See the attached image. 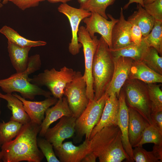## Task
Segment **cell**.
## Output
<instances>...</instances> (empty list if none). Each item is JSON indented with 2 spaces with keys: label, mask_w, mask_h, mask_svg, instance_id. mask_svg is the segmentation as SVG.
<instances>
[{
  "label": "cell",
  "mask_w": 162,
  "mask_h": 162,
  "mask_svg": "<svg viewBox=\"0 0 162 162\" xmlns=\"http://www.w3.org/2000/svg\"><path fill=\"white\" fill-rule=\"evenodd\" d=\"M40 125L31 121L24 124L15 138L1 146L4 162H40L44 156L37 145Z\"/></svg>",
  "instance_id": "1"
},
{
  "label": "cell",
  "mask_w": 162,
  "mask_h": 162,
  "mask_svg": "<svg viewBox=\"0 0 162 162\" xmlns=\"http://www.w3.org/2000/svg\"><path fill=\"white\" fill-rule=\"evenodd\" d=\"M90 152L100 162H132L124 150L122 133L118 125L104 127L90 139Z\"/></svg>",
  "instance_id": "2"
},
{
  "label": "cell",
  "mask_w": 162,
  "mask_h": 162,
  "mask_svg": "<svg viewBox=\"0 0 162 162\" xmlns=\"http://www.w3.org/2000/svg\"><path fill=\"white\" fill-rule=\"evenodd\" d=\"M41 65L40 56L36 54L29 57L26 70L20 73H16L5 79L0 80V87L6 94L14 92L19 93L22 97L31 100L37 95H41L46 98L52 95L49 91L42 89L40 87L30 82L28 75L40 69Z\"/></svg>",
  "instance_id": "3"
},
{
  "label": "cell",
  "mask_w": 162,
  "mask_h": 162,
  "mask_svg": "<svg viewBox=\"0 0 162 162\" xmlns=\"http://www.w3.org/2000/svg\"><path fill=\"white\" fill-rule=\"evenodd\" d=\"M114 68L113 58L110 48L101 37L94 56L92 68L94 100L99 99L105 94L111 80Z\"/></svg>",
  "instance_id": "4"
},
{
  "label": "cell",
  "mask_w": 162,
  "mask_h": 162,
  "mask_svg": "<svg viewBox=\"0 0 162 162\" xmlns=\"http://www.w3.org/2000/svg\"><path fill=\"white\" fill-rule=\"evenodd\" d=\"M76 71L64 66L59 70L53 68L29 78L30 82L40 87L45 86L50 90L53 97L59 99L63 97V91L67 84L73 80Z\"/></svg>",
  "instance_id": "5"
},
{
  "label": "cell",
  "mask_w": 162,
  "mask_h": 162,
  "mask_svg": "<svg viewBox=\"0 0 162 162\" xmlns=\"http://www.w3.org/2000/svg\"><path fill=\"white\" fill-rule=\"evenodd\" d=\"M107 95L104 94L100 99L89 100L86 108L76 119L74 140L79 142L83 136L90 140L92 132L99 122Z\"/></svg>",
  "instance_id": "6"
},
{
  "label": "cell",
  "mask_w": 162,
  "mask_h": 162,
  "mask_svg": "<svg viewBox=\"0 0 162 162\" xmlns=\"http://www.w3.org/2000/svg\"><path fill=\"white\" fill-rule=\"evenodd\" d=\"M128 106L137 110L151 124V112L147 84L139 80L128 79L122 87Z\"/></svg>",
  "instance_id": "7"
},
{
  "label": "cell",
  "mask_w": 162,
  "mask_h": 162,
  "mask_svg": "<svg viewBox=\"0 0 162 162\" xmlns=\"http://www.w3.org/2000/svg\"><path fill=\"white\" fill-rule=\"evenodd\" d=\"M63 93L73 116L77 118L89 100L87 94L86 83L80 72L76 71L72 81L65 87Z\"/></svg>",
  "instance_id": "8"
},
{
  "label": "cell",
  "mask_w": 162,
  "mask_h": 162,
  "mask_svg": "<svg viewBox=\"0 0 162 162\" xmlns=\"http://www.w3.org/2000/svg\"><path fill=\"white\" fill-rule=\"evenodd\" d=\"M77 36L78 42L82 46L84 54L85 69L83 76L86 83L87 94L89 100H92L94 99V97L92 65L99 39L95 35L92 38L85 27L83 26L79 27Z\"/></svg>",
  "instance_id": "9"
},
{
  "label": "cell",
  "mask_w": 162,
  "mask_h": 162,
  "mask_svg": "<svg viewBox=\"0 0 162 162\" xmlns=\"http://www.w3.org/2000/svg\"><path fill=\"white\" fill-rule=\"evenodd\" d=\"M58 11L64 15L68 18L71 26L72 38L69 44L68 50L72 55L78 54L82 44L78 41L77 33L80 22L89 16L91 13L81 8L72 7L66 3L61 4L58 8Z\"/></svg>",
  "instance_id": "10"
},
{
  "label": "cell",
  "mask_w": 162,
  "mask_h": 162,
  "mask_svg": "<svg viewBox=\"0 0 162 162\" xmlns=\"http://www.w3.org/2000/svg\"><path fill=\"white\" fill-rule=\"evenodd\" d=\"M88 17L82 20L86 24V29L90 36L92 38L98 33L101 35L108 45L112 48L111 34L112 29L118 19L114 18L110 14L107 15L110 20H108L96 13H91Z\"/></svg>",
  "instance_id": "11"
},
{
  "label": "cell",
  "mask_w": 162,
  "mask_h": 162,
  "mask_svg": "<svg viewBox=\"0 0 162 162\" xmlns=\"http://www.w3.org/2000/svg\"><path fill=\"white\" fill-rule=\"evenodd\" d=\"M76 119L73 116H63L54 126L48 128L44 138L52 144L53 148L60 146L65 139L75 134Z\"/></svg>",
  "instance_id": "12"
},
{
  "label": "cell",
  "mask_w": 162,
  "mask_h": 162,
  "mask_svg": "<svg viewBox=\"0 0 162 162\" xmlns=\"http://www.w3.org/2000/svg\"><path fill=\"white\" fill-rule=\"evenodd\" d=\"M113 58L114 64L113 75L105 94L108 96L116 94L118 97L121 88L129 78L134 60L130 58L123 56Z\"/></svg>",
  "instance_id": "13"
},
{
  "label": "cell",
  "mask_w": 162,
  "mask_h": 162,
  "mask_svg": "<svg viewBox=\"0 0 162 162\" xmlns=\"http://www.w3.org/2000/svg\"><path fill=\"white\" fill-rule=\"evenodd\" d=\"M90 139H87L79 146H75L71 141H68L53 149L60 162H80L90 152Z\"/></svg>",
  "instance_id": "14"
},
{
  "label": "cell",
  "mask_w": 162,
  "mask_h": 162,
  "mask_svg": "<svg viewBox=\"0 0 162 162\" xmlns=\"http://www.w3.org/2000/svg\"><path fill=\"white\" fill-rule=\"evenodd\" d=\"M13 94L22 101L24 109L31 121L40 125L44 118L46 110L54 105L58 99L50 97L42 101H33L27 100L16 93Z\"/></svg>",
  "instance_id": "15"
},
{
  "label": "cell",
  "mask_w": 162,
  "mask_h": 162,
  "mask_svg": "<svg viewBox=\"0 0 162 162\" xmlns=\"http://www.w3.org/2000/svg\"><path fill=\"white\" fill-rule=\"evenodd\" d=\"M119 109V102L117 94L107 95L100 120L93 129L90 139L104 127L117 125Z\"/></svg>",
  "instance_id": "16"
},
{
  "label": "cell",
  "mask_w": 162,
  "mask_h": 162,
  "mask_svg": "<svg viewBox=\"0 0 162 162\" xmlns=\"http://www.w3.org/2000/svg\"><path fill=\"white\" fill-rule=\"evenodd\" d=\"M119 102L117 125L122 133V140L124 148L132 161L134 162L132 147L129 142L128 135V109L125 94L122 88L118 97Z\"/></svg>",
  "instance_id": "17"
},
{
  "label": "cell",
  "mask_w": 162,
  "mask_h": 162,
  "mask_svg": "<svg viewBox=\"0 0 162 162\" xmlns=\"http://www.w3.org/2000/svg\"><path fill=\"white\" fill-rule=\"evenodd\" d=\"M131 27V24L125 20L123 8H121L119 19L112 29L110 49H120L133 43L130 36Z\"/></svg>",
  "instance_id": "18"
},
{
  "label": "cell",
  "mask_w": 162,
  "mask_h": 162,
  "mask_svg": "<svg viewBox=\"0 0 162 162\" xmlns=\"http://www.w3.org/2000/svg\"><path fill=\"white\" fill-rule=\"evenodd\" d=\"M45 117L40 125L39 136L42 137L45 134L50 125L54 122L64 116H73L68 105L65 97L59 99L54 105L49 108L45 112Z\"/></svg>",
  "instance_id": "19"
},
{
  "label": "cell",
  "mask_w": 162,
  "mask_h": 162,
  "mask_svg": "<svg viewBox=\"0 0 162 162\" xmlns=\"http://www.w3.org/2000/svg\"><path fill=\"white\" fill-rule=\"evenodd\" d=\"M128 107L129 140L132 147H135L140 140L145 128L149 124L137 110Z\"/></svg>",
  "instance_id": "20"
},
{
  "label": "cell",
  "mask_w": 162,
  "mask_h": 162,
  "mask_svg": "<svg viewBox=\"0 0 162 162\" xmlns=\"http://www.w3.org/2000/svg\"><path fill=\"white\" fill-rule=\"evenodd\" d=\"M128 79L137 80L147 84L162 82V75L152 70L141 60L134 61Z\"/></svg>",
  "instance_id": "21"
},
{
  "label": "cell",
  "mask_w": 162,
  "mask_h": 162,
  "mask_svg": "<svg viewBox=\"0 0 162 162\" xmlns=\"http://www.w3.org/2000/svg\"><path fill=\"white\" fill-rule=\"evenodd\" d=\"M8 50L12 64L17 73L24 71L28 62V53L32 47H23L8 41Z\"/></svg>",
  "instance_id": "22"
},
{
  "label": "cell",
  "mask_w": 162,
  "mask_h": 162,
  "mask_svg": "<svg viewBox=\"0 0 162 162\" xmlns=\"http://www.w3.org/2000/svg\"><path fill=\"white\" fill-rule=\"evenodd\" d=\"M0 98L7 102V106L11 111L10 120L16 121L23 124L31 121L25 111L22 101L12 94H3L0 92Z\"/></svg>",
  "instance_id": "23"
},
{
  "label": "cell",
  "mask_w": 162,
  "mask_h": 162,
  "mask_svg": "<svg viewBox=\"0 0 162 162\" xmlns=\"http://www.w3.org/2000/svg\"><path fill=\"white\" fill-rule=\"evenodd\" d=\"M149 46L142 39L141 44L137 45L133 43L122 48L117 49H110L113 58L123 56L130 58L134 61L141 60L142 57Z\"/></svg>",
  "instance_id": "24"
},
{
  "label": "cell",
  "mask_w": 162,
  "mask_h": 162,
  "mask_svg": "<svg viewBox=\"0 0 162 162\" xmlns=\"http://www.w3.org/2000/svg\"><path fill=\"white\" fill-rule=\"evenodd\" d=\"M0 32L5 36L8 41L20 46L32 47L44 46L46 44V42L44 41L27 39L21 36L11 28L6 25L1 28Z\"/></svg>",
  "instance_id": "25"
},
{
  "label": "cell",
  "mask_w": 162,
  "mask_h": 162,
  "mask_svg": "<svg viewBox=\"0 0 162 162\" xmlns=\"http://www.w3.org/2000/svg\"><path fill=\"white\" fill-rule=\"evenodd\" d=\"M137 9L129 17L137 24L141 29L142 37H144L151 31L156 20L140 4H138Z\"/></svg>",
  "instance_id": "26"
},
{
  "label": "cell",
  "mask_w": 162,
  "mask_h": 162,
  "mask_svg": "<svg viewBox=\"0 0 162 162\" xmlns=\"http://www.w3.org/2000/svg\"><path fill=\"white\" fill-rule=\"evenodd\" d=\"M23 124L18 122L10 120L5 122H0V147L15 138Z\"/></svg>",
  "instance_id": "27"
},
{
  "label": "cell",
  "mask_w": 162,
  "mask_h": 162,
  "mask_svg": "<svg viewBox=\"0 0 162 162\" xmlns=\"http://www.w3.org/2000/svg\"><path fill=\"white\" fill-rule=\"evenodd\" d=\"M142 40L149 46L155 48L159 55H162V22L156 21L150 32Z\"/></svg>",
  "instance_id": "28"
},
{
  "label": "cell",
  "mask_w": 162,
  "mask_h": 162,
  "mask_svg": "<svg viewBox=\"0 0 162 162\" xmlns=\"http://www.w3.org/2000/svg\"><path fill=\"white\" fill-rule=\"evenodd\" d=\"M141 61L152 70L162 75V57L155 48L149 46Z\"/></svg>",
  "instance_id": "29"
},
{
  "label": "cell",
  "mask_w": 162,
  "mask_h": 162,
  "mask_svg": "<svg viewBox=\"0 0 162 162\" xmlns=\"http://www.w3.org/2000/svg\"><path fill=\"white\" fill-rule=\"evenodd\" d=\"M116 0H87L80 5V8L91 13H96L106 19L108 17L106 14L107 7L113 4Z\"/></svg>",
  "instance_id": "30"
},
{
  "label": "cell",
  "mask_w": 162,
  "mask_h": 162,
  "mask_svg": "<svg viewBox=\"0 0 162 162\" xmlns=\"http://www.w3.org/2000/svg\"><path fill=\"white\" fill-rule=\"evenodd\" d=\"M151 113L162 111V92L160 85L147 84Z\"/></svg>",
  "instance_id": "31"
},
{
  "label": "cell",
  "mask_w": 162,
  "mask_h": 162,
  "mask_svg": "<svg viewBox=\"0 0 162 162\" xmlns=\"http://www.w3.org/2000/svg\"><path fill=\"white\" fill-rule=\"evenodd\" d=\"M147 143L162 144V131L152 124H149L146 128L140 140L135 147H142L143 145Z\"/></svg>",
  "instance_id": "32"
},
{
  "label": "cell",
  "mask_w": 162,
  "mask_h": 162,
  "mask_svg": "<svg viewBox=\"0 0 162 162\" xmlns=\"http://www.w3.org/2000/svg\"><path fill=\"white\" fill-rule=\"evenodd\" d=\"M37 145L48 162H60L56 155L52 145L44 138L38 139Z\"/></svg>",
  "instance_id": "33"
},
{
  "label": "cell",
  "mask_w": 162,
  "mask_h": 162,
  "mask_svg": "<svg viewBox=\"0 0 162 162\" xmlns=\"http://www.w3.org/2000/svg\"><path fill=\"white\" fill-rule=\"evenodd\" d=\"M133 154L134 160L136 162H160L153 150L147 151L142 147H135Z\"/></svg>",
  "instance_id": "34"
},
{
  "label": "cell",
  "mask_w": 162,
  "mask_h": 162,
  "mask_svg": "<svg viewBox=\"0 0 162 162\" xmlns=\"http://www.w3.org/2000/svg\"><path fill=\"white\" fill-rule=\"evenodd\" d=\"M143 8L156 21L162 22V0H155L144 4Z\"/></svg>",
  "instance_id": "35"
},
{
  "label": "cell",
  "mask_w": 162,
  "mask_h": 162,
  "mask_svg": "<svg viewBox=\"0 0 162 162\" xmlns=\"http://www.w3.org/2000/svg\"><path fill=\"white\" fill-rule=\"evenodd\" d=\"M127 20L131 24L130 36L132 42L137 45H140L142 38L140 28L135 22L129 17Z\"/></svg>",
  "instance_id": "36"
},
{
  "label": "cell",
  "mask_w": 162,
  "mask_h": 162,
  "mask_svg": "<svg viewBox=\"0 0 162 162\" xmlns=\"http://www.w3.org/2000/svg\"><path fill=\"white\" fill-rule=\"evenodd\" d=\"M22 10L32 7L38 6L44 0H8Z\"/></svg>",
  "instance_id": "37"
},
{
  "label": "cell",
  "mask_w": 162,
  "mask_h": 162,
  "mask_svg": "<svg viewBox=\"0 0 162 162\" xmlns=\"http://www.w3.org/2000/svg\"><path fill=\"white\" fill-rule=\"evenodd\" d=\"M151 124L162 131V111L151 114Z\"/></svg>",
  "instance_id": "38"
},
{
  "label": "cell",
  "mask_w": 162,
  "mask_h": 162,
  "mask_svg": "<svg viewBox=\"0 0 162 162\" xmlns=\"http://www.w3.org/2000/svg\"><path fill=\"white\" fill-rule=\"evenodd\" d=\"M156 158L162 161V144H154L153 147V150Z\"/></svg>",
  "instance_id": "39"
},
{
  "label": "cell",
  "mask_w": 162,
  "mask_h": 162,
  "mask_svg": "<svg viewBox=\"0 0 162 162\" xmlns=\"http://www.w3.org/2000/svg\"><path fill=\"white\" fill-rule=\"evenodd\" d=\"M97 157L92 152H90L87 154L82 159V162H95Z\"/></svg>",
  "instance_id": "40"
},
{
  "label": "cell",
  "mask_w": 162,
  "mask_h": 162,
  "mask_svg": "<svg viewBox=\"0 0 162 162\" xmlns=\"http://www.w3.org/2000/svg\"><path fill=\"white\" fill-rule=\"evenodd\" d=\"M133 3H136L140 4L143 7L144 6L143 0H129V2L124 6L123 9L124 10L127 9L129 5Z\"/></svg>",
  "instance_id": "41"
},
{
  "label": "cell",
  "mask_w": 162,
  "mask_h": 162,
  "mask_svg": "<svg viewBox=\"0 0 162 162\" xmlns=\"http://www.w3.org/2000/svg\"><path fill=\"white\" fill-rule=\"evenodd\" d=\"M44 1L45 0H44ZM48 1L49 2H51V3H57L58 2H61L62 3H66L67 2L70 1L72 0H46Z\"/></svg>",
  "instance_id": "42"
},
{
  "label": "cell",
  "mask_w": 162,
  "mask_h": 162,
  "mask_svg": "<svg viewBox=\"0 0 162 162\" xmlns=\"http://www.w3.org/2000/svg\"><path fill=\"white\" fill-rule=\"evenodd\" d=\"M155 0H143L144 4L151 3Z\"/></svg>",
  "instance_id": "43"
},
{
  "label": "cell",
  "mask_w": 162,
  "mask_h": 162,
  "mask_svg": "<svg viewBox=\"0 0 162 162\" xmlns=\"http://www.w3.org/2000/svg\"><path fill=\"white\" fill-rule=\"evenodd\" d=\"M78 2L80 4V5L84 3L87 0H77Z\"/></svg>",
  "instance_id": "44"
},
{
  "label": "cell",
  "mask_w": 162,
  "mask_h": 162,
  "mask_svg": "<svg viewBox=\"0 0 162 162\" xmlns=\"http://www.w3.org/2000/svg\"><path fill=\"white\" fill-rule=\"evenodd\" d=\"M8 0H3L2 4H7L8 3Z\"/></svg>",
  "instance_id": "45"
},
{
  "label": "cell",
  "mask_w": 162,
  "mask_h": 162,
  "mask_svg": "<svg viewBox=\"0 0 162 162\" xmlns=\"http://www.w3.org/2000/svg\"><path fill=\"white\" fill-rule=\"evenodd\" d=\"M2 154L1 153V151H0V161H1V160H2Z\"/></svg>",
  "instance_id": "46"
},
{
  "label": "cell",
  "mask_w": 162,
  "mask_h": 162,
  "mask_svg": "<svg viewBox=\"0 0 162 162\" xmlns=\"http://www.w3.org/2000/svg\"><path fill=\"white\" fill-rule=\"evenodd\" d=\"M3 5L2 3H1V0H0V8H1L2 7Z\"/></svg>",
  "instance_id": "47"
},
{
  "label": "cell",
  "mask_w": 162,
  "mask_h": 162,
  "mask_svg": "<svg viewBox=\"0 0 162 162\" xmlns=\"http://www.w3.org/2000/svg\"><path fill=\"white\" fill-rule=\"evenodd\" d=\"M1 110L0 109V114H1Z\"/></svg>",
  "instance_id": "48"
}]
</instances>
